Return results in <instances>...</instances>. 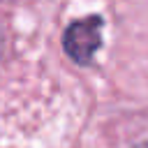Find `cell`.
Instances as JSON below:
<instances>
[{
  "label": "cell",
  "mask_w": 148,
  "mask_h": 148,
  "mask_svg": "<svg viewBox=\"0 0 148 148\" xmlns=\"http://www.w3.org/2000/svg\"><path fill=\"white\" fill-rule=\"evenodd\" d=\"M102 28L104 21L99 16H83L72 21L62 32V51L67 53V58L81 67L92 65L102 46Z\"/></svg>",
  "instance_id": "obj_1"
},
{
  "label": "cell",
  "mask_w": 148,
  "mask_h": 148,
  "mask_svg": "<svg viewBox=\"0 0 148 148\" xmlns=\"http://www.w3.org/2000/svg\"><path fill=\"white\" fill-rule=\"evenodd\" d=\"M132 148H148V141H141V143H134Z\"/></svg>",
  "instance_id": "obj_2"
},
{
  "label": "cell",
  "mask_w": 148,
  "mask_h": 148,
  "mask_svg": "<svg viewBox=\"0 0 148 148\" xmlns=\"http://www.w3.org/2000/svg\"><path fill=\"white\" fill-rule=\"evenodd\" d=\"M0 44H2V39H0Z\"/></svg>",
  "instance_id": "obj_3"
}]
</instances>
